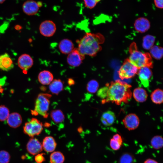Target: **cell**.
Instances as JSON below:
<instances>
[{
  "instance_id": "cell-1",
  "label": "cell",
  "mask_w": 163,
  "mask_h": 163,
  "mask_svg": "<svg viewBox=\"0 0 163 163\" xmlns=\"http://www.w3.org/2000/svg\"><path fill=\"white\" fill-rule=\"evenodd\" d=\"M131 87L126 83L116 81L106 84L99 90L97 95L103 104L111 102L120 105L123 103H128L131 98Z\"/></svg>"
},
{
  "instance_id": "cell-2",
  "label": "cell",
  "mask_w": 163,
  "mask_h": 163,
  "mask_svg": "<svg viewBox=\"0 0 163 163\" xmlns=\"http://www.w3.org/2000/svg\"><path fill=\"white\" fill-rule=\"evenodd\" d=\"M104 40V36L100 33H87L79 41L78 49L82 55L94 57L101 50V44Z\"/></svg>"
},
{
  "instance_id": "cell-3",
  "label": "cell",
  "mask_w": 163,
  "mask_h": 163,
  "mask_svg": "<svg viewBox=\"0 0 163 163\" xmlns=\"http://www.w3.org/2000/svg\"><path fill=\"white\" fill-rule=\"evenodd\" d=\"M129 53V60L139 69L144 67L150 68L152 67L153 62L150 53L139 51L135 43H133L130 45Z\"/></svg>"
},
{
  "instance_id": "cell-4",
  "label": "cell",
  "mask_w": 163,
  "mask_h": 163,
  "mask_svg": "<svg viewBox=\"0 0 163 163\" xmlns=\"http://www.w3.org/2000/svg\"><path fill=\"white\" fill-rule=\"evenodd\" d=\"M51 95L47 93H41L38 95L35 102L34 113L44 118L48 117Z\"/></svg>"
},
{
  "instance_id": "cell-5",
  "label": "cell",
  "mask_w": 163,
  "mask_h": 163,
  "mask_svg": "<svg viewBox=\"0 0 163 163\" xmlns=\"http://www.w3.org/2000/svg\"><path fill=\"white\" fill-rule=\"evenodd\" d=\"M139 70L131 62L128 58L124 60L118 71L119 77L122 80L132 78L138 74Z\"/></svg>"
},
{
  "instance_id": "cell-6",
  "label": "cell",
  "mask_w": 163,
  "mask_h": 163,
  "mask_svg": "<svg viewBox=\"0 0 163 163\" xmlns=\"http://www.w3.org/2000/svg\"><path fill=\"white\" fill-rule=\"evenodd\" d=\"M43 129L42 123L35 118H32L26 122L23 127L24 133L32 137L40 134Z\"/></svg>"
},
{
  "instance_id": "cell-7",
  "label": "cell",
  "mask_w": 163,
  "mask_h": 163,
  "mask_svg": "<svg viewBox=\"0 0 163 163\" xmlns=\"http://www.w3.org/2000/svg\"><path fill=\"white\" fill-rule=\"evenodd\" d=\"M85 56L82 55L78 48H74L67 57V61L68 64L73 67H78L82 63Z\"/></svg>"
},
{
  "instance_id": "cell-8",
  "label": "cell",
  "mask_w": 163,
  "mask_h": 163,
  "mask_svg": "<svg viewBox=\"0 0 163 163\" xmlns=\"http://www.w3.org/2000/svg\"><path fill=\"white\" fill-rule=\"evenodd\" d=\"M40 33L44 36L50 37L53 36L56 30L55 23L51 20H47L42 22L39 26Z\"/></svg>"
},
{
  "instance_id": "cell-9",
  "label": "cell",
  "mask_w": 163,
  "mask_h": 163,
  "mask_svg": "<svg viewBox=\"0 0 163 163\" xmlns=\"http://www.w3.org/2000/svg\"><path fill=\"white\" fill-rule=\"evenodd\" d=\"M42 5L41 2H37L33 0L25 1L22 6V9L24 13L28 15L36 14Z\"/></svg>"
},
{
  "instance_id": "cell-10",
  "label": "cell",
  "mask_w": 163,
  "mask_h": 163,
  "mask_svg": "<svg viewBox=\"0 0 163 163\" xmlns=\"http://www.w3.org/2000/svg\"><path fill=\"white\" fill-rule=\"evenodd\" d=\"M125 127L129 130L136 129L140 123L138 117L135 114L131 113L127 114L122 120Z\"/></svg>"
},
{
  "instance_id": "cell-11",
  "label": "cell",
  "mask_w": 163,
  "mask_h": 163,
  "mask_svg": "<svg viewBox=\"0 0 163 163\" xmlns=\"http://www.w3.org/2000/svg\"><path fill=\"white\" fill-rule=\"evenodd\" d=\"M26 147L28 153L33 155L40 153L43 149L41 142L37 139L33 137L30 139Z\"/></svg>"
},
{
  "instance_id": "cell-12",
  "label": "cell",
  "mask_w": 163,
  "mask_h": 163,
  "mask_svg": "<svg viewBox=\"0 0 163 163\" xmlns=\"http://www.w3.org/2000/svg\"><path fill=\"white\" fill-rule=\"evenodd\" d=\"M137 74L142 84L145 87L149 85L150 79L152 75V73L150 68L144 67L139 69Z\"/></svg>"
},
{
  "instance_id": "cell-13",
  "label": "cell",
  "mask_w": 163,
  "mask_h": 163,
  "mask_svg": "<svg viewBox=\"0 0 163 163\" xmlns=\"http://www.w3.org/2000/svg\"><path fill=\"white\" fill-rule=\"evenodd\" d=\"M19 67L22 69L27 70L30 68L33 65V60L28 54H24L19 57L18 61Z\"/></svg>"
},
{
  "instance_id": "cell-14",
  "label": "cell",
  "mask_w": 163,
  "mask_h": 163,
  "mask_svg": "<svg viewBox=\"0 0 163 163\" xmlns=\"http://www.w3.org/2000/svg\"><path fill=\"white\" fill-rule=\"evenodd\" d=\"M150 26L149 20L144 17L138 18L134 23V27L136 30L141 33H143L147 31L149 29Z\"/></svg>"
},
{
  "instance_id": "cell-15",
  "label": "cell",
  "mask_w": 163,
  "mask_h": 163,
  "mask_svg": "<svg viewBox=\"0 0 163 163\" xmlns=\"http://www.w3.org/2000/svg\"><path fill=\"white\" fill-rule=\"evenodd\" d=\"M14 67L13 61L8 54L5 53L0 55V69L8 71Z\"/></svg>"
},
{
  "instance_id": "cell-16",
  "label": "cell",
  "mask_w": 163,
  "mask_h": 163,
  "mask_svg": "<svg viewBox=\"0 0 163 163\" xmlns=\"http://www.w3.org/2000/svg\"><path fill=\"white\" fill-rule=\"evenodd\" d=\"M42 145L43 149L47 152H53L55 150L57 143L52 136H47L43 139Z\"/></svg>"
},
{
  "instance_id": "cell-17",
  "label": "cell",
  "mask_w": 163,
  "mask_h": 163,
  "mask_svg": "<svg viewBox=\"0 0 163 163\" xmlns=\"http://www.w3.org/2000/svg\"><path fill=\"white\" fill-rule=\"evenodd\" d=\"M59 48L60 52L64 54H69L74 48L72 41L68 39H63L60 42Z\"/></svg>"
},
{
  "instance_id": "cell-18",
  "label": "cell",
  "mask_w": 163,
  "mask_h": 163,
  "mask_svg": "<svg viewBox=\"0 0 163 163\" xmlns=\"http://www.w3.org/2000/svg\"><path fill=\"white\" fill-rule=\"evenodd\" d=\"M7 120L8 125L13 128L18 127L22 123V118L21 115L16 112H14L9 114Z\"/></svg>"
},
{
  "instance_id": "cell-19",
  "label": "cell",
  "mask_w": 163,
  "mask_h": 163,
  "mask_svg": "<svg viewBox=\"0 0 163 163\" xmlns=\"http://www.w3.org/2000/svg\"><path fill=\"white\" fill-rule=\"evenodd\" d=\"M38 79L39 82L41 84L49 85L53 80V76L50 71L44 70L39 73Z\"/></svg>"
},
{
  "instance_id": "cell-20",
  "label": "cell",
  "mask_w": 163,
  "mask_h": 163,
  "mask_svg": "<svg viewBox=\"0 0 163 163\" xmlns=\"http://www.w3.org/2000/svg\"><path fill=\"white\" fill-rule=\"evenodd\" d=\"M116 117L114 113L110 110H107L102 114L101 120L102 124L106 126L112 125L114 122Z\"/></svg>"
},
{
  "instance_id": "cell-21",
  "label": "cell",
  "mask_w": 163,
  "mask_h": 163,
  "mask_svg": "<svg viewBox=\"0 0 163 163\" xmlns=\"http://www.w3.org/2000/svg\"><path fill=\"white\" fill-rule=\"evenodd\" d=\"M148 96L146 91L142 88H137L133 91V96L135 100L138 102H144L146 100Z\"/></svg>"
},
{
  "instance_id": "cell-22",
  "label": "cell",
  "mask_w": 163,
  "mask_h": 163,
  "mask_svg": "<svg viewBox=\"0 0 163 163\" xmlns=\"http://www.w3.org/2000/svg\"><path fill=\"white\" fill-rule=\"evenodd\" d=\"M49 89L50 91L53 94H58L63 89V83L59 79L53 80L49 85Z\"/></svg>"
},
{
  "instance_id": "cell-23",
  "label": "cell",
  "mask_w": 163,
  "mask_h": 163,
  "mask_svg": "<svg viewBox=\"0 0 163 163\" xmlns=\"http://www.w3.org/2000/svg\"><path fill=\"white\" fill-rule=\"evenodd\" d=\"M152 102L156 104H160L163 103V90L157 88L154 90L151 94Z\"/></svg>"
},
{
  "instance_id": "cell-24",
  "label": "cell",
  "mask_w": 163,
  "mask_h": 163,
  "mask_svg": "<svg viewBox=\"0 0 163 163\" xmlns=\"http://www.w3.org/2000/svg\"><path fill=\"white\" fill-rule=\"evenodd\" d=\"M50 117L53 121L56 123H61L65 119L63 113L60 110H52L50 113Z\"/></svg>"
},
{
  "instance_id": "cell-25",
  "label": "cell",
  "mask_w": 163,
  "mask_h": 163,
  "mask_svg": "<svg viewBox=\"0 0 163 163\" xmlns=\"http://www.w3.org/2000/svg\"><path fill=\"white\" fill-rule=\"evenodd\" d=\"M50 159V163H63L65 157L61 152L55 151L51 154Z\"/></svg>"
},
{
  "instance_id": "cell-26",
  "label": "cell",
  "mask_w": 163,
  "mask_h": 163,
  "mask_svg": "<svg viewBox=\"0 0 163 163\" xmlns=\"http://www.w3.org/2000/svg\"><path fill=\"white\" fill-rule=\"evenodd\" d=\"M155 40V37L152 35H147L143 39L142 46L147 50H150L153 46Z\"/></svg>"
},
{
  "instance_id": "cell-27",
  "label": "cell",
  "mask_w": 163,
  "mask_h": 163,
  "mask_svg": "<svg viewBox=\"0 0 163 163\" xmlns=\"http://www.w3.org/2000/svg\"><path fill=\"white\" fill-rule=\"evenodd\" d=\"M150 54L154 58L160 59L163 57V48L153 46L150 49Z\"/></svg>"
},
{
  "instance_id": "cell-28",
  "label": "cell",
  "mask_w": 163,
  "mask_h": 163,
  "mask_svg": "<svg viewBox=\"0 0 163 163\" xmlns=\"http://www.w3.org/2000/svg\"><path fill=\"white\" fill-rule=\"evenodd\" d=\"M152 146L155 149H160L163 147V138L159 135L153 137L151 141Z\"/></svg>"
},
{
  "instance_id": "cell-29",
  "label": "cell",
  "mask_w": 163,
  "mask_h": 163,
  "mask_svg": "<svg viewBox=\"0 0 163 163\" xmlns=\"http://www.w3.org/2000/svg\"><path fill=\"white\" fill-rule=\"evenodd\" d=\"M135 159L134 156L131 154L126 153L120 157L119 163H135Z\"/></svg>"
},
{
  "instance_id": "cell-30",
  "label": "cell",
  "mask_w": 163,
  "mask_h": 163,
  "mask_svg": "<svg viewBox=\"0 0 163 163\" xmlns=\"http://www.w3.org/2000/svg\"><path fill=\"white\" fill-rule=\"evenodd\" d=\"M99 87L98 82L95 80H92L89 81L87 84V90L90 93H94L97 91Z\"/></svg>"
},
{
  "instance_id": "cell-31",
  "label": "cell",
  "mask_w": 163,
  "mask_h": 163,
  "mask_svg": "<svg viewBox=\"0 0 163 163\" xmlns=\"http://www.w3.org/2000/svg\"><path fill=\"white\" fill-rule=\"evenodd\" d=\"M9 115V109L4 105L0 106V121H4L7 120Z\"/></svg>"
},
{
  "instance_id": "cell-32",
  "label": "cell",
  "mask_w": 163,
  "mask_h": 163,
  "mask_svg": "<svg viewBox=\"0 0 163 163\" xmlns=\"http://www.w3.org/2000/svg\"><path fill=\"white\" fill-rule=\"evenodd\" d=\"M10 159L9 153L5 150L0 151V163H8Z\"/></svg>"
},
{
  "instance_id": "cell-33",
  "label": "cell",
  "mask_w": 163,
  "mask_h": 163,
  "mask_svg": "<svg viewBox=\"0 0 163 163\" xmlns=\"http://www.w3.org/2000/svg\"><path fill=\"white\" fill-rule=\"evenodd\" d=\"M110 143L111 149L114 150H117L120 148L122 143L112 138L110 140Z\"/></svg>"
},
{
  "instance_id": "cell-34",
  "label": "cell",
  "mask_w": 163,
  "mask_h": 163,
  "mask_svg": "<svg viewBox=\"0 0 163 163\" xmlns=\"http://www.w3.org/2000/svg\"><path fill=\"white\" fill-rule=\"evenodd\" d=\"M85 6L88 8H94L98 2L97 0H83Z\"/></svg>"
},
{
  "instance_id": "cell-35",
  "label": "cell",
  "mask_w": 163,
  "mask_h": 163,
  "mask_svg": "<svg viewBox=\"0 0 163 163\" xmlns=\"http://www.w3.org/2000/svg\"><path fill=\"white\" fill-rule=\"evenodd\" d=\"M43 153H38L35 157V160L37 163H42L45 160Z\"/></svg>"
},
{
  "instance_id": "cell-36",
  "label": "cell",
  "mask_w": 163,
  "mask_h": 163,
  "mask_svg": "<svg viewBox=\"0 0 163 163\" xmlns=\"http://www.w3.org/2000/svg\"><path fill=\"white\" fill-rule=\"evenodd\" d=\"M155 6L158 8L163 9V0H154Z\"/></svg>"
},
{
  "instance_id": "cell-37",
  "label": "cell",
  "mask_w": 163,
  "mask_h": 163,
  "mask_svg": "<svg viewBox=\"0 0 163 163\" xmlns=\"http://www.w3.org/2000/svg\"><path fill=\"white\" fill-rule=\"evenodd\" d=\"M112 138L121 143L123 142V140L121 136L119 134H116L114 135Z\"/></svg>"
},
{
  "instance_id": "cell-38",
  "label": "cell",
  "mask_w": 163,
  "mask_h": 163,
  "mask_svg": "<svg viewBox=\"0 0 163 163\" xmlns=\"http://www.w3.org/2000/svg\"><path fill=\"white\" fill-rule=\"evenodd\" d=\"M143 163H159L155 160L151 158L147 159Z\"/></svg>"
},
{
  "instance_id": "cell-39",
  "label": "cell",
  "mask_w": 163,
  "mask_h": 163,
  "mask_svg": "<svg viewBox=\"0 0 163 163\" xmlns=\"http://www.w3.org/2000/svg\"><path fill=\"white\" fill-rule=\"evenodd\" d=\"M74 83V81L71 79H70L68 80V83L70 85H73Z\"/></svg>"
},
{
  "instance_id": "cell-40",
  "label": "cell",
  "mask_w": 163,
  "mask_h": 163,
  "mask_svg": "<svg viewBox=\"0 0 163 163\" xmlns=\"http://www.w3.org/2000/svg\"><path fill=\"white\" fill-rule=\"evenodd\" d=\"M15 28L17 30H20L21 28V27L19 25H17L15 26Z\"/></svg>"
},
{
  "instance_id": "cell-41",
  "label": "cell",
  "mask_w": 163,
  "mask_h": 163,
  "mask_svg": "<svg viewBox=\"0 0 163 163\" xmlns=\"http://www.w3.org/2000/svg\"><path fill=\"white\" fill-rule=\"evenodd\" d=\"M5 0H0V4L3 3Z\"/></svg>"
}]
</instances>
